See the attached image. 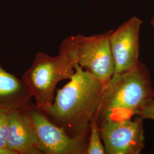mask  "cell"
Returning <instances> with one entry per match:
<instances>
[{"instance_id":"cell-3","label":"cell","mask_w":154,"mask_h":154,"mask_svg":"<svg viewBox=\"0 0 154 154\" xmlns=\"http://www.w3.org/2000/svg\"><path fill=\"white\" fill-rule=\"evenodd\" d=\"M75 72L74 63L67 55L59 53L52 57L40 51L21 78L28 86L35 104L45 111L54 101L58 83L70 80Z\"/></svg>"},{"instance_id":"cell-12","label":"cell","mask_w":154,"mask_h":154,"mask_svg":"<svg viewBox=\"0 0 154 154\" xmlns=\"http://www.w3.org/2000/svg\"><path fill=\"white\" fill-rule=\"evenodd\" d=\"M143 119L154 121V99L151 100L146 105L143 106L136 113V116Z\"/></svg>"},{"instance_id":"cell-8","label":"cell","mask_w":154,"mask_h":154,"mask_svg":"<svg viewBox=\"0 0 154 154\" xmlns=\"http://www.w3.org/2000/svg\"><path fill=\"white\" fill-rule=\"evenodd\" d=\"M33 125L20 109L11 110L6 147L14 154H41Z\"/></svg>"},{"instance_id":"cell-6","label":"cell","mask_w":154,"mask_h":154,"mask_svg":"<svg viewBox=\"0 0 154 154\" xmlns=\"http://www.w3.org/2000/svg\"><path fill=\"white\" fill-rule=\"evenodd\" d=\"M144 119L131 118L98 120L106 154H139L145 146Z\"/></svg>"},{"instance_id":"cell-4","label":"cell","mask_w":154,"mask_h":154,"mask_svg":"<svg viewBox=\"0 0 154 154\" xmlns=\"http://www.w3.org/2000/svg\"><path fill=\"white\" fill-rule=\"evenodd\" d=\"M110 32L90 36L79 34L69 37L60 45L59 53L69 57L105 85L115 70L109 42Z\"/></svg>"},{"instance_id":"cell-10","label":"cell","mask_w":154,"mask_h":154,"mask_svg":"<svg viewBox=\"0 0 154 154\" xmlns=\"http://www.w3.org/2000/svg\"><path fill=\"white\" fill-rule=\"evenodd\" d=\"M105 154L106 150L100 132L97 114L94 116L90 123L88 142L85 154Z\"/></svg>"},{"instance_id":"cell-7","label":"cell","mask_w":154,"mask_h":154,"mask_svg":"<svg viewBox=\"0 0 154 154\" xmlns=\"http://www.w3.org/2000/svg\"><path fill=\"white\" fill-rule=\"evenodd\" d=\"M142 21L133 16L115 30H111L109 42L115 74L130 70L139 62V34Z\"/></svg>"},{"instance_id":"cell-11","label":"cell","mask_w":154,"mask_h":154,"mask_svg":"<svg viewBox=\"0 0 154 154\" xmlns=\"http://www.w3.org/2000/svg\"><path fill=\"white\" fill-rule=\"evenodd\" d=\"M11 110L0 109V148L6 149V142Z\"/></svg>"},{"instance_id":"cell-9","label":"cell","mask_w":154,"mask_h":154,"mask_svg":"<svg viewBox=\"0 0 154 154\" xmlns=\"http://www.w3.org/2000/svg\"><path fill=\"white\" fill-rule=\"evenodd\" d=\"M32 98L22 78L7 72L0 64V109H20L30 103Z\"/></svg>"},{"instance_id":"cell-13","label":"cell","mask_w":154,"mask_h":154,"mask_svg":"<svg viewBox=\"0 0 154 154\" xmlns=\"http://www.w3.org/2000/svg\"><path fill=\"white\" fill-rule=\"evenodd\" d=\"M0 154H14L8 149L0 148Z\"/></svg>"},{"instance_id":"cell-5","label":"cell","mask_w":154,"mask_h":154,"mask_svg":"<svg viewBox=\"0 0 154 154\" xmlns=\"http://www.w3.org/2000/svg\"><path fill=\"white\" fill-rule=\"evenodd\" d=\"M31 122L41 154H85L88 132L73 138L61 127L51 121L35 104L29 103L20 109Z\"/></svg>"},{"instance_id":"cell-14","label":"cell","mask_w":154,"mask_h":154,"mask_svg":"<svg viewBox=\"0 0 154 154\" xmlns=\"http://www.w3.org/2000/svg\"><path fill=\"white\" fill-rule=\"evenodd\" d=\"M151 25L152 26V27L154 28V17L152 18V20L151 21Z\"/></svg>"},{"instance_id":"cell-2","label":"cell","mask_w":154,"mask_h":154,"mask_svg":"<svg viewBox=\"0 0 154 154\" xmlns=\"http://www.w3.org/2000/svg\"><path fill=\"white\" fill-rule=\"evenodd\" d=\"M154 99L150 72L139 61L130 70L113 75L104 86L98 110V120L102 118H131L143 106Z\"/></svg>"},{"instance_id":"cell-1","label":"cell","mask_w":154,"mask_h":154,"mask_svg":"<svg viewBox=\"0 0 154 154\" xmlns=\"http://www.w3.org/2000/svg\"><path fill=\"white\" fill-rule=\"evenodd\" d=\"M69 82L57 90L53 103L44 111L50 119L72 137L89 132L90 123L98 113L105 85L74 63Z\"/></svg>"}]
</instances>
